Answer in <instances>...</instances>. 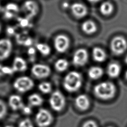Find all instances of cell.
<instances>
[{"label":"cell","mask_w":127,"mask_h":127,"mask_svg":"<svg viewBox=\"0 0 127 127\" xmlns=\"http://www.w3.org/2000/svg\"><path fill=\"white\" fill-rule=\"evenodd\" d=\"M1 11L3 17L5 19L10 20L17 16L20 11V8L17 4L9 2L4 5Z\"/></svg>","instance_id":"obj_10"},{"label":"cell","mask_w":127,"mask_h":127,"mask_svg":"<svg viewBox=\"0 0 127 127\" xmlns=\"http://www.w3.org/2000/svg\"><path fill=\"white\" fill-rule=\"evenodd\" d=\"M100 0H88V1H89L90 2L92 3H95V2H97L98 1H99Z\"/></svg>","instance_id":"obj_34"},{"label":"cell","mask_w":127,"mask_h":127,"mask_svg":"<svg viewBox=\"0 0 127 127\" xmlns=\"http://www.w3.org/2000/svg\"><path fill=\"white\" fill-rule=\"evenodd\" d=\"M22 11L25 17L31 19L38 14L39 7L35 0H26L22 4Z\"/></svg>","instance_id":"obj_7"},{"label":"cell","mask_w":127,"mask_h":127,"mask_svg":"<svg viewBox=\"0 0 127 127\" xmlns=\"http://www.w3.org/2000/svg\"><path fill=\"white\" fill-rule=\"evenodd\" d=\"M2 7H1V4H0V12L2 10Z\"/></svg>","instance_id":"obj_38"},{"label":"cell","mask_w":127,"mask_h":127,"mask_svg":"<svg viewBox=\"0 0 127 127\" xmlns=\"http://www.w3.org/2000/svg\"><path fill=\"white\" fill-rule=\"evenodd\" d=\"M68 65L67 61L64 59H60L55 63V67L59 72H63L66 70Z\"/></svg>","instance_id":"obj_23"},{"label":"cell","mask_w":127,"mask_h":127,"mask_svg":"<svg viewBox=\"0 0 127 127\" xmlns=\"http://www.w3.org/2000/svg\"><path fill=\"white\" fill-rule=\"evenodd\" d=\"M31 106L29 105V106H26L24 105V106L23 107V108L21 109L22 110V112L24 114L26 115H29L31 113Z\"/></svg>","instance_id":"obj_31"},{"label":"cell","mask_w":127,"mask_h":127,"mask_svg":"<svg viewBox=\"0 0 127 127\" xmlns=\"http://www.w3.org/2000/svg\"><path fill=\"white\" fill-rule=\"evenodd\" d=\"M13 45L8 38L0 39V61H4L9 57L11 54Z\"/></svg>","instance_id":"obj_9"},{"label":"cell","mask_w":127,"mask_h":127,"mask_svg":"<svg viewBox=\"0 0 127 127\" xmlns=\"http://www.w3.org/2000/svg\"><path fill=\"white\" fill-rule=\"evenodd\" d=\"M33 80L28 76H22L15 79L13 83L14 88L19 92L25 93L30 91L34 87Z\"/></svg>","instance_id":"obj_3"},{"label":"cell","mask_w":127,"mask_h":127,"mask_svg":"<svg viewBox=\"0 0 127 127\" xmlns=\"http://www.w3.org/2000/svg\"><path fill=\"white\" fill-rule=\"evenodd\" d=\"M30 20V19L25 16V17L23 18H19L18 19V22L21 28L25 29L26 28H29L31 26Z\"/></svg>","instance_id":"obj_26"},{"label":"cell","mask_w":127,"mask_h":127,"mask_svg":"<svg viewBox=\"0 0 127 127\" xmlns=\"http://www.w3.org/2000/svg\"><path fill=\"white\" fill-rule=\"evenodd\" d=\"M82 77L77 71H72L68 73L64 77L63 86L68 92H74L77 91L81 86Z\"/></svg>","instance_id":"obj_2"},{"label":"cell","mask_w":127,"mask_h":127,"mask_svg":"<svg viewBox=\"0 0 127 127\" xmlns=\"http://www.w3.org/2000/svg\"><path fill=\"white\" fill-rule=\"evenodd\" d=\"M35 121L38 127H48L53 122V118L52 114L48 110L41 108L36 113Z\"/></svg>","instance_id":"obj_4"},{"label":"cell","mask_w":127,"mask_h":127,"mask_svg":"<svg viewBox=\"0 0 127 127\" xmlns=\"http://www.w3.org/2000/svg\"><path fill=\"white\" fill-rule=\"evenodd\" d=\"M107 71L108 74L110 77H117L121 73V66L117 63H111L108 66Z\"/></svg>","instance_id":"obj_17"},{"label":"cell","mask_w":127,"mask_h":127,"mask_svg":"<svg viewBox=\"0 0 127 127\" xmlns=\"http://www.w3.org/2000/svg\"><path fill=\"white\" fill-rule=\"evenodd\" d=\"M18 127H34L31 120L29 118H26L21 120L19 123Z\"/></svg>","instance_id":"obj_28"},{"label":"cell","mask_w":127,"mask_h":127,"mask_svg":"<svg viewBox=\"0 0 127 127\" xmlns=\"http://www.w3.org/2000/svg\"><path fill=\"white\" fill-rule=\"evenodd\" d=\"M103 74V69L97 66L91 67L88 71V74L89 77L92 79H97L100 78Z\"/></svg>","instance_id":"obj_21"},{"label":"cell","mask_w":127,"mask_h":127,"mask_svg":"<svg viewBox=\"0 0 127 127\" xmlns=\"http://www.w3.org/2000/svg\"><path fill=\"white\" fill-rule=\"evenodd\" d=\"M110 47L114 54L117 55H121L127 49V41L122 36H116L112 40Z\"/></svg>","instance_id":"obj_6"},{"label":"cell","mask_w":127,"mask_h":127,"mask_svg":"<svg viewBox=\"0 0 127 127\" xmlns=\"http://www.w3.org/2000/svg\"><path fill=\"white\" fill-rule=\"evenodd\" d=\"M82 127H98L96 123L93 120H88L85 122Z\"/></svg>","instance_id":"obj_29"},{"label":"cell","mask_w":127,"mask_h":127,"mask_svg":"<svg viewBox=\"0 0 127 127\" xmlns=\"http://www.w3.org/2000/svg\"><path fill=\"white\" fill-rule=\"evenodd\" d=\"M49 104L53 110L57 112H60L65 106V97L61 91L56 90L51 95L49 98Z\"/></svg>","instance_id":"obj_5"},{"label":"cell","mask_w":127,"mask_h":127,"mask_svg":"<svg viewBox=\"0 0 127 127\" xmlns=\"http://www.w3.org/2000/svg\"><path fill=\"white\" fill-rule=\"evenodd\" d=\"M125 76H126V79H127V71H126V73H125Z\"/></svg>","instance_id":"obj_37"},{"label":"cell","mask_w":127,"mask_h":127,"mask_svg":"<svg viewBox=\"0 0 127 127\" xmlns=\"http://www.w3.org/2000/svg\"><path fill=\"white\" fill-rule=\"evenodd\" d=\"M92 56L95 61L99 63L105 61L107 57L105 51L100 47L94 48L92 51Z\"/></svg>","instance_id":"obj_18"},{"label":"cell","mask_w":127,"mask_h":127,"mask_svg":"<svg viewBox=\"0 0 127 127\" xmlns=\"http://www.w3.org/2000/svg\"><path fill=\"white\" fill-rule=\"evenodd\" d=\"M8 105L13 111L21 110L24 106L21 97L16 94H13L8 98Z\"/></svg>","instance_id":"obj_14"},{"label":"cell","mask_w":127,"mask_h":127,"mask_svg":"<svg viewBox=\"0 0 127 127\" xmlns=\"http://www.w3.org/2000/svg\"><path fill=\"white\" fill-rule=\"evenodd\" d=\"M125 61L126 63L127 64V55L126 56V57H125Z\"/></svg>","instance_id":"obj_35"},{"label":"cell","mask_w":127,"mask_h":127,"mask_svg":"<svg viewBox=\"0 0 127 127\" xmlns=\"http://www.w3.org/2000/svg\"><path fill=\"white\" fill-rule=\"evenodd\" d=\"M114 9L113 5L109 1L103 2L100 6V11L104 15H109Z\"/></svg>","instance_id":"obj_22"},{"label":"cell","mask_w":127,"mask_h":127,"mask_svg":"<svg viewBox=\"0 0 127 127\" xmlns=\"http://www.w3.org/2000/svg\"><path fill=\"white\" fill-rule=\"evenodd\" d=\"M32 74L36 78L43 79L48 77L51 72L50 67L45 64H36L31 69Z\"/></svg>","instance_id":"obj_8"},{"label":"cell","mask_w":127,"mask_h":127,"mask_svg":"<svg viewBox=\"0 0 127 127\" xmlns=\"http://www.w3.org/2000/svg\"><path fill=\"white\" fill-rule=\"evenodd\" d=\"M68 6H69V3L67 2H64L62 4L63 8L64 9L67 8L68 7Z\"/></svg>","instance_id":"obj_33"},{"label":"cell","mask_w":127,"mask_h":127,"mask_svg":"<svg viewBox=\"0 0 127 127\" xmlns=\"http://www.w3.org/2000/svg\"><path fill=\"white\" fill-rule=\"evenodd\" d=\"M12 68L14 72H23L27 68L26 61L20 57H16L13 59Z\"/></svg>","instance_id":"obj_15"},{"label":"cell","mask_w":127,"mask_h":127,"mask_svg":"<svg viewBox=\"0 0 127 127\" xmlns=\"http://www.w3.org/2000/svg\"><path fill=\"white\" fill-rule=\"evenodd\" d=\"M36 50L43 56H47L51 53L50 47L46 43H40L36 45Z\"/></svg>","instance_id":"obj_24"},{"label":"cell","mask_w":127,"mask_h":127,"mask_svg":"<svg viewBox=\"0 0 127 127\" xmlns=\"http://www.w3.org/2000/svg\"><path fill=\"white\" fill-rule=\"evenodd\" d=\"M38 89L43 93L48 94L50 93L52 89L51 84L47 81H43L38 85Z\"/></svg>","instance_id":"obj_25"},{"label":"cell","mask_w":127,"mask_h":127,"mask_svg":"<svg viewBox=\"0 0 127 127\" xmlns=\"http://www.w3.org/2000/svg\"><path fill=\"white\" fill-rule=\"evenodd\" d=\"M3 71L4 75H10L14 72L12 67H10L7 66H3Z\"/></svg>","instance_id":"obj_30"},{"label":"cell","mask_w":127,"mask_h":127,"mask_svg":"<svg viewBox=\"0 0 127 127\" xmlns=\"http://www.w3.org/2000/svg\"><path fill=\"white\" fill-rule=\"evenodd\" d=\"M71 11L76 17L82 18L84 17L88 12L87 8L82 3L79 2H75L70 6Z\"/></svg>","instance_id":"obj_13"},{"label":"cell","mask_w":127,"mask_h":127,"mask_svg":"<svg viewBox=\"0 0 127 127\" xmlns=\"http://www.w3.org/2000/svg\"><path fill=\"white\" fill-rule=\"evenodd\" d=\"M1 25H0V33L1 32Z\"/></svg>","instance_id":"obj_39"},{"label":"cell","mask_w":127,"mask_h":127,"mask_svg":"<svg viewBox=\"0 0 127 127\" xmlns=\"http://www.w3.org/2000/svg\"><path fill=\"white\" fill-rule=\"evenodd\" d=\"M88 54L87 51L83 48L77 50L73 54L72 62L73 64L78 66H83L88 61Z\"/></svg>","instance_id":"obj_12"},{"label":"cell","mask_w":127,"mask_h":127,"mask_svg":"<svg viewBox=\"0 0 127 127\" xmlns=\"http://www.w3.org/2000/svg\"><path fill=\"white\" fill-rule=\"evenodd\" d=\"M43 98L38 94L33 93L30 95L28 98L29 105L31 107H38L42 105L43 103Z\"/></svg>","instance_id":"obj_20"},{"label":"cell","mask_w":127,"mask_h":127,"mask_svg":"<svg viewBox=\"0 0 127 127\" xmlns=\"http://www.w3.org/2000/svg\"><path fill=\"white\" fill-rule=\"evenodd\" d=\"M4 127H14L12 126H11V125H6Z\"/></svg>","instance_id":"obj_36"},{"label":"cell","mask_w":127,"mask_h":127,"mask_svg":"<svg viewBox=\"0 0 127 127\" xmlns=\"http://www.w3.org/2000/svg\"><path fill=\"white\" fill-rule=\"evenodd\" d=\"M111 127V126H109V127Z\"/></svg>","instance_id":"obj_40"},{"label":"cell","mask_w":127,"mask_h":127,"mask_svg":"<svg viewBox=\"0 0 127 127\" xmlns=\"http://www.w3.org/2000/svg\"><path fill=\"white\" fill-rule=\"evenodd\" d=\"M75 104L79 110L85 111L89 107V99L86 95L80 94L75 98Z\"/></svg>","instance_id":"obj_16"},{"label":"cell","mask_w":127,"mask_h":127,"mask_svg":"<svg viewBox=\"0 0 127 127\" xmlns=\"http://www.w3.org/2000/svg\"><path fill=\"white\" fill-rule=\"evenodd\" d=\"M4 75L3 71V65L0 64V78Z\"/></svg>","instance_id":"obj_32"},{"label":"cell","mask_w":127,"mask_h":127,"mask_svg":"<svg viewBox=\"0 0 127 127\" xmlns=\"http://www.w3.org/2000/svg\"><path fill=\"white\" fill-rule=\"evenodd\" d=\"M116 92L115 84L110 81H104L96 85L94 88L95 96L102 100H109L113 98Z\"/></svg>","instance_id":"obj_1"},{"label":"cell","mask_w":127,"mask_h":127,"mask_svg":"<svg viewBox=\"0 0 127 127\" xmlns=\"http://www.w3.org/2000/svg\"><path fill=\"white\" fill-rule=\"evenodd\" d=\"M83 31L87 34H92L97 31L96 24L91 20H87L84 22L81 26Z\"/></svg>","instance_id":"obj_19"},{"label":"cell","mask_w":127,"mask_h":127,"mask_svg":"<svg viewBox=\"0 0 127 127\" xmlns=\"http://www.w3.org/2000/svg\"><path fill=\"white\" fill-rule=\"evenodd\" d=\"M7 108L5 103L0 99V120L4 118L7 114Z\"/></svg>","instance_id":"obj_27"},{"label":"cell","mask_w":127,"mask_h":127,"mask_svg":"<svg viewBox=\"0 0 127 127\" xmlns=\"http://www.w3.org/2000/svg\"><path fill=\"white\" fill-rule=\"evenodd\" d=\"M54 45L57 52L60 53H64L69 47V39L64 35H58L55 38Z\"/></svg>","instance_id":"obj_11"}]
</instances>
